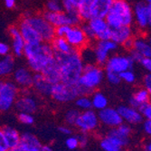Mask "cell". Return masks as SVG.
Segmentation results:
<instances>
[{
  "mask_svg": "<svg viewBox=\"0 0 151 151\" xmlns=\"http://www.w3.org/2000/svg\"><path fill=\"white\" fill-rule=\"evenodd\" d=\"M134 62L129 55L123 54H115L109 57L105 66V71L113 72L118 74L125 72L127 70H131L134 66Z\"/></svg>",
  "mask_w": 151,
  "mask_h": 151,
  "instance_id": "30bf717a",
  "label": "cell"
},
{
  "mask_svg": "<svg viewBox=\"0 0 151 151\" xmlns=\"http://www.w3.org/2000/svg\"><path fill=\"white\" fill-rule=\"evenodd\" d=\"M69 25H60L57 27H54V35L55 37H64L67 32L70 29Z\"/></svg>",
  "mask_w": 151,
  "mask_h": 151,
  "instance_id": "f6af8a7d",
  "label": "cell"
},
{
  "mask_svg": "<svg viewBox=\"0 0 151 151\" xmlns=\"http://www.w3.org/2000/svg\"><path fill=\"white\" fill-rule=\"evenodd\" d=\"M75 107L78 111H84L91 109V101L89 95H79L74 100Z\"/></svg>",
  "mask_w": 151,
  "mask_h": 151,
  "instance_id": "e575fe53",
  "label": "cell"
},
{
  "mask_svg": "<svg viewBox=\"0 0 151 151\" xmlns=\"http://www.w3.org/2000/svg\"><path fill=\"white\" fill-rule=\"evenodd\" d=\"M79 114H80V111H78L76 108L68 109L63 116L65 125H68L70 127H74L76 124L77 119L79 117Z\"/></svg>",
  "mask_w": 151,
  "mask_h": 151,
  "instance_id": "d590c367",
  "label": "cell"
},
{
  "mask_svg": "<svg viewBox=\"0 0 151 151\" xmlns=\"http://www.w3.org/2000/svg\"><path fill=\"white\" fill-rule=\"evenodd\" d=\"M52 48L53 52L58 53H68L73 48L68 44L64 37H54L53 40L50 43Z\"/></svg>",
  "mask_w": 151,
  "mask_h": 151,
  "instance_id": "d6a6232c",
  "label": "cell"
},
{
  "mask_svg": "<svg viewBox=\"0 0 151 151\" xmlns=\"http://www.w3.org/2000/svg\"><path fill=\"white\" fill-rule=\"evenodd\" d=\"M32 88L37 94L43 96V97H50L52 84L50 83L43 76L42 73H34Z\"/></svg>",
  "mask_w": 151,
  "mask_h": 151,
  "instance_id": "603a6c76",
  "label": "cell"
},
{
  "mask_svg": "<svg viewBox=\"0 0 151 151\" xmlns=\"http://www.w3.org/2000/svg\"><path fill=\"white\" fill-rule=\"evenodd\" d=\"M53 57L60 67L61 81L67 84L76 85L84 67L79 50L73 48L68 53L53 52Z\"/></svg>",
  "mask_w": 151,
  "mask_h": 151,
  "instance_id": "6da1fadb",
  "label": "cell"
},
{
  "mask_svg": "<svg viewBox=\"0 0 151 151\" xmlns=\"http://www.w3.org/2000/svg\"><path fill=\"white\" fill-rule=\"evenodd\" d=\"M105 78L109 82V83L113 84V85H118L121 82L119 74H118L116 73H113V72L105 71Z\"/></svg>",
  "mask_w": 151,
  "mask_h": 151,
  "instance_id": "ee69618b",
  "label": "cell"
},
{
  "mask_svg": "<svg viewBox=\"0 0 151 151\" xmlns=\"http://www.w3.org/2000/svg\"><path fill=\"white\" fill-rule=\"evenodd\" d=\"M133 37V30L130 26H118L111 28V39L118 45H122L125 41Z\"/></svg>",
  "mask_w": 151,
  "mask_h": 151,
  "instance_id": "d4e9b609",
  "label": "cell"
},
{
  "mask_svg": "<svg viewBox=\"0 0 151 151\" xmlns=\"http://www.w3.org/2000/svg\"><path fill=\"white\" fill-rule=\"evenodd\" d=\"M74 127H76L81 133L91 134L97 131L100 127L97 111H95L92 109L84 111H80Z\"/></svg>",
  "mask_w": 151,
  "mask_h": 151,
  "instance_id": "ba28073f",
  "label": "cell"
},
{
  "mask_svg": "<svg viewBox=\"0 0 151 151\" xmlns=\"http://www.w3.org/2000/svg\"><path fill=\"white\" fill-rule=\"evenodd\" d=\"M109 28L118 26H131L134 22L133 9L127 0H114L105 17Z\"/></svg>",
  "mask_w": 151,
  "mask_h": 151,
  "instance_id": "277c9868",
  "label": "cell"
},
{
  "mask_svg": "<svg viewBox=\"0 0 151 151\" xmlns=\"http://www.w3.org/2000/svg\"><path fill=\"white\" fill-rule=\"evenodd\" d=\"M119 77L121 81H125L129 84H133L137 81V77L135 73L133 72V70H127L125 72H123L121 73H119Z\"/></svg>",
  "mask_w": 151,
  "mask_h": 151,
  "instance_id": "74e56055",
  "label": "cell"
},
{
  "mask_svg": "<svg viewBox=\"0 0 151 151\" xmlns=\"http://www.w3.org/2000/svg\"><path fill=\"white\" fill-rule=\"evenodd\" d=\"M0 133L3 138L4 146L8 149L12 150L19 146L21 140V133L14 127L5 126L0 129Z\"/></svg>",
  "mask_w": 151,
  "mask_h": 151,
  "instance_id": "ac0fdd59",
  "label": "cell"
},
{
  "mask_svg": "<svg viewBox=\"0 0 151 151\" xmlns=\"http://www.w3.org/2000/svg\"><path fill=\"white\" fill-rule=\"evenodd\" d=\"M88 24L92 29L96 40H109L111 38V28L107 24L105 18H91L87 21Z\"/></svg>",
  "mask_w": 151,
  "mask_h": 151,
  "instance_id": "e0dca14e",
  "label": "cell"
},
{
  "mask_svg": "<svg viewBox=\"0 0 151 151\" xmlns=\"http://www.w3.org/2000/svg\"><path fill=\"white\" fill-rule=\"evenodd\" d=\"M142 84H143V88H145L146 90H147L148 91L151 92V74H150V73H147L143 77Z\"/></svg>",
  "mask_w": 151,
  "mask_h": 151,
  "instance_id": "c3c4849f",
  "label": "cell"
},
{
  "mask_svg": "<svg viewBox=\"0 0 151 151\" xmlns=\"http://www.w3.org/2000/svg\"><path fill=\"white\" fill-rule=\"evenodd\" d=\"M24 55L26 58L29 69L34 73H42L47 64L54 58L50 43L25 44Z\"/></svg>",
  "mask_w": 151,
  "mask_h": 151,
  "instance_id": "7a4b0ae2",
  "label": "cell"
},
{
  "mask_svg": "<svg viewBox=\"0 0 151 151\" xmlns=\"http://www.w3.org/2000/svg\"><path fill=\"white\" fill-rule=\"evenodd\" d=\"M133 50L140 53L143 57H151V43L150 38L147 37H137L133 39Z\"/></svg>",
  "mask_w": 151,
  "mask_h": 151,
  "instance_id": "83f0119b",
  "label": "cell"
},
{
  "mask_svg": "<svg viewBox=\"0 0 151 151\" xmlns=\"http://www.w3.org/2000/svg\"><path fill=\"white\" fill-rule=\"evenodd\" d=\"M140 65L144 68V69L147 72V73H150L151 71V59L150 58H147V57H143L139 63Z\"/></svg>",
  "mask_w": 151,
  "mask_h": 151,
  "instance_id": "f907efd6",
  "label": "cell"
},
{
  "mask_svg": "<svg viewBox=\"0 0 151 151\" xmlns=\"http://www.w3.org/2000/svg\"><path fill=\"white\" fill-rule=\"evenodd\" d=\"M42 16L53 27H57L60 25L71 26V21H70L69 16H68V14L64 11H62V12L45 11L44 12Z\"/></svg>",
  "mask_w": 151,
  "mask_h": 151,
  "instance_id": "cb8c5ba5",
  "label": "cell"
},
{
  "mask_svg": "<svg viewBox=\"0 0 151 151\" xmlns=\"http://www.w3.org/2000/svg\"><path fill=\"white\" fill-rule=\"evenodd\" d=\"M117 48L118 45L111 39L98 41L93 47L96 64L101 67L104 66L109 57V53L117 50Z\"/></svg>",
  "mask_w": 151,
  "mask_h": 151,
  "instance_id": "8fae6325",
  "label": "cell"
},
{
  "mask_svg": "<svg viewBox=\"0 0 151 151\" xmlns=\"http://www.w3.org/2000/svg\"><path fill=\"white\" fill-rule=\"evenodd\" d=\"M114 0H92L90 6L91 18H105Z\"/></svg>",
  "mask_w": 151,
  "mask_h": 151,
  "instance_id": "44dd1931",
  "label": "cell"
},
{
  "mask_svg": "<svg viewBox=\"0 0 151 151\" xmlns=\"http://www.w3.org/2000/svg\"><path fill=\"white\" fill-rule=\"evenodd\" d=\"M15 71V58L12 54H7L0 58V80L12 75Z\"/></svg>",
  "mask_w": 151,
  "mask_h": 151,
  "instance_id": "f1b7e54d",
  "label": "cell"
},
{
  "mask_svg": "<svg viewBox=\"0 0 151 151\" xmlns=\"http://www.w3.org/2000/svg\"><path fill=\"white\" fill-rule=\"evenodd\" d=\"M19 32L25 44H39L43 42L37 32L23 18L18 25Z\"/></svg>",
  "mask_w": 151,
  "mask_h": 151,
  "instance_id": "7402d4cb",
  "label": "cell"
},
{
  "mask_svg": "<svg viewBox=\"0 0 151 151\" xmlns=\"http://www.w3.org/2000/svg\"><path fill=\"white\" fill-rule=\"evenodd\" d=\"M33 28L37 32L43 42L51 43L55 37L54 35V27L49 24L43 16L39 15H28L24 17Z\"/></svg>",
  "mask_w": 151,
  "mask_h": 151,
  "instance_id": "8992f818",
  "label": "cell"
},
{
  "mask_svg": "<svg viewBox=\"0 0 151 151\" xmlns=\"http://www.w3.org/2000/svg\"><path fill=\"white\" fill-rule=\"evenodd\" d=\"M65 147L70 150H74V149L78 148L80 147L78 137L75 135L67 136V139H65Z\"/></svg>",
  "mask_w": 151,
  "mask_h": 151,
  "instance_id": "60d3db41",
  "label": "cell"
},
{
  "mask_svg": "<svg viewBox=\"0 0 151 151\" xmlns=\"http://www.w3.org/2000/svg\"><path fill=\"white\" fill-rule=\"evenodd\" d=\"M97 113L100 125H102L109 129L117 128L123 123L122 119L116 108L108 106Z\"/></svg>",
  "mask_w": 151,
  "mask_h": 151,
  "instance_id": "4fadbf2b",
  "label": "cell"
},
{
  "mask_svg": "<svg viewBox=\"0 0 151 151\" xmlns=\"http://www.w3.org/2000/svg\"><path fill=\"white\" fill-rule=\"evenodd\" d=\"M41 151H55L51 146L49 145H43L42 148H41Z\"/></svg>",
  "mask_w": 151,
  "mask_h": 151,
  "instance_id": "6f0895ef",
  "label": "cell"
},
{
  "mask_svg": "<svg viewBox=\"0 0 151 151\" xmlns=\"http://www.w3.org/2000/svg\"><path fill=\"white\" fill-rule=\"evenodd\" d=\"M13 81L17 85L20 91L30 90L33 85L34 73L25 67H19L12 73Z\"/></svg>",
  "mask_w": 151,
  "mask_h": 151,
  "instance_id": "5bb4252c",
  "label": "cell"
},
{
  "mask_svg": "<svg viewBox=\"0 0 151 151\" xmlns=\"http://www.w3.org/2000/svg\"><path fill=\"white\" fill-rule=\"evenodd\" d=\"M4 2L7 8H13L16 6V0H4Z\"/></svg>",
  "mask_w": 151,
  "mask_h": 151,
  "instance_id": "11a10c76",
  "label": "cell"
},
{
  "mask_svg": "<svg viewBox=\"0 0 151 151\" xmlns=\"http://www.w3.org/2000/svg\"><path fill=\"white\" fill-rule=\"evenodd\" d=\"M64 38L73 48L77 50L82 49L89 44V41L87 40L81 25L71 26Z\"/></svg>",
  "mask_w": 151,
  "mask_h": 151,
  "instance_id": "9a60e30c",
  "label": "cell"
},
{
  "mask_svg": "<svg viewBox=\"0 0 151 151\" xmlns=\"http://www.w3.org/2000/svg\"><path fill=\"white\" fill-rule=\"evenodd\" d=\"M118 111L122 119L123 123L129 126H137L141 124L143 118L139 109L130 105H121L118 107Z\"/></svg>",
  "mask_w": 151,
  "mask_h": 151,
  "instance_id": "2e32d148",
  "label": "cell"
},
{
  "mask_svg": "<svg viewBox=\"0 0 151 151\" xmlns=\"http://www.w3.org/2000/svg\"><path fill=\"white\" fill-rule=\"evenodd\" d=\"M77 137H78L80 147H86L88 145V143H89V134L81 132L79 135H77Z\"/></svg>",
  "mask_w": 151,
  "mask_h": 151,
  "instance_id": "bcb514c9",
  "label": "cell"
},
{
  "mask_svg": "<svg viewBox=\"0 0 151 151\" xmlns=\"http://www.w3.org/2000/svg\"><path fill=\"white\" fill-rule=\"evenodd\" d=\"M142 149H143V151H151V143H150V141L144 142Z\"/></svg>",
  "mask_w": 151,
  "mask_h": 151,
  "instance_id": "9f6ffc18",
  "label": "cell"
},
{
  "mask_svg": "<svg viewBox=\"0 0 151 151\" xmlns=\"http://www.w3.org/2000/svg\"><path fill=\"white\" fill-rule=\"evenodd\" d=\"M139 111L141 114L143 119H151V104L150 102L144 103L139 108Z\"/></svg>",
  "mask_w": 151,
  "mask_h": 151,
  "instance_id": "b9f144b4",
  "label": "cell"
},
{
  "mask_svg": "<svg viewBox=\"0 0 151 151\" xmlns=\"http://www.w3.org/2000/svg\"><path fill=\"white\" fill-rule=\"evenodd\" d=\"M8 34L12 38V45L10 48L13 52V54L17 57L23 56L25 43L20 35L18 26L17 25L10 26L8 28Z\"/></svg>",
  "mask_w": 151,
  "mask_h": 151,
  "instance_id": "ffe728a7",
  "label": "cell"
},
{
  "mask_svg": "<svg viewBox=\"0 0 151 151\" xmlns=\"http://www.w3.org/2000/svg\"><path fill=\"white\" fill-rule=\"evenodd\" d=\"M100 147L103 151H123L125 148L116 139L107 133L101 138Z\"/></svg>",
  "mask_w": 151,
  "mask_h": 151,
  "instance_id": "4dcf8cb0",
  "label": "cell"
},
{
  "mask_svg": "<svg viewBox=\"0 0 151 151\" xmlns=\"http://www.w3.org/2000/svg\"><path fill=\"white\" fill-rule=\"evenodd\" d=\"M63 11L64 12H71L73 10H77L78 6L82 0H61Z\"/></svg>",
  "mask_w": 151,
  "mask_h": 151,
  "instance_id": "ab89813d",
  "label": "cell"
},
{
  "mask_svg": "<svg viewBox=\"0 0 151 151\" xmlns=\"http://www.w3.org/2000/svg\"><path fill=\"white\" fill-rule=\"evenodd\" d=\"M130 51V53H129V56L131 57V59L133 60L134 63H139V61L143 58V56L141 55L140 53H139L138 52H136L135 50L131 49L129 50Z\"/></svg>",
  "mask_w": 151,
  "mask_h": 151,
  "instance_id": "f5cc1de1",
  "label": "cell"
},
{
  "mask_svg": "<svg viewBox=\"0 0 151 151\" xmlns=\"http://www.w3.org/2000/svg\"><path fill=\"white\" fill-rule=\"evenodd\" d=\"M133 37H131V38H129V39H128L127 41H125L124 42V44H123L122 45L124 46L127 50H131L132 49V47H133Z\"/></svg>",
  "mask_w": 151,
  "mask_h": 151,
  "instance_id": "db71d44e",
  "label": "cell"
},
{
  "mask_svg": "<svg viewBox=\"0 0 151 151\" xmlns=\"http://www.w3.org/2000/svg\"><path fill=\"white\" fill-rule=\"evenodd\" d=\"M46 11L50 12H62L63 11V4L61 0H47Z\"/></svg>",
  "mask_w": 151,
  "mask_h": 151,
  "instance_id": "f35d334b",
  "label": "cell"
},
{
  "mask_svg": "<svg viewBox=\"0 0 151 151\" xmlns=\"http://www.w3.org/2000/svg\"><path fill=\"white\" fill-rule=\"evenodd\" d=\"M58 130L61 134L64 135V136H69L72 135V127L68 126V125H62L58 128Z\"/></svg>",
  "mask_w": 151,
  "mask_h": 151,
  "instance_id": "816d5d0a",
  "label": "cell"
},
{
  "mask_svg": "<svg viewBox=\"0 0 151 151\" xmlns=\"http://www.w3.org/2000/svg\"><path fill=\"white\" fill-rule=\"evenodd\" d=\"M40 102L38 98L33 94L30 90L20 91V94L17 97L15 107L18 112H25L34 114L39 109Z\"/></svg>",
  "mask_w": 151,
  "mask_h": 151,
  "instance_id": "9c48e42d",
  "label": "cell"
},
{
  "mask_svg": "<svg viewBox=\"0 0 151 151\" xmlns=\"http://www.w3.org/2000/svg\"><path fill=\"white\" fill-rule=\"evenodd\" d=\"M79 52L84 64H96L93 47H89V45H86L85 47L79 50Z\"/></svg>",
  "mask_w": 151,
  "mask_h": 151,
  "instance_id": "836d02e7",
  "label": "cell"
},
{
  "mask_svg": "<svg viewBox=\"0 0 151 151\" xmlns=\"http://www.w3.org/2000/svg\"><path fill=\"white\" fill-rule=\"evenodd\" d=\"M19 146L31 151H41L43 144L36 135L31 132H24L21 134Z\"/></svg>",
  "mask_w": 151,
  "mask_h": 151,
  "instance_id": "4316f807",
  "label": "cell"
},
{
  "mask_svg": "<svg viewBox=\"0 0 151 151\" xmlns=\"http://www.w3.org/2000/svg\"><path fill=\"white\" fill-rule=\"evenodd\" d=\"M20 89L13 81H5L0 90V112H8L15 106Z\"/></svg>",
  "mask_w": 151,
  "mask_h": 151,
  "instance_id": "5b68a950",
  "label": "cell"
},
{
  "mask_svg": "<svg viewBox=\"0 0 151 151\" xmlns=\"http://www.w3.org/2000/svg\"><path fill=\"white\" fill-rule=\"evenodd\" d=\"M150 94L151 92L145 88H139L137 90L129 99V105L138 109L140 105L150 102Z\"/></svg>",
  "mask_w": 151,
  "mask_h": 151,
  "instance_id": "f546056e",
  "label": "cell"
},
{
  "mask_svg": "<svg viewBox=\"0 0 151 151\" xmlns=\"http://www.w3.org/2000/svg\"><path fill=\"white\" fill-rule=\"evenodd\" d=\"M3 81H4L0 80V90H1V87H2V85H3Z\"/></svg>",
  "mask_w": 151,
  "mask_h": 151,
  "instance_id": "94428289",
  "label": "cell"
},
{
  "mask_svg": "<svg viewBox=\"0 0 151 151\" xmlns=\"http://www.w3.org/2000/svg\"><path fill=\"white\" fill-rule=\"evenodd\" d=\"M17 120L19 123L24 126H31L35 123V117L31 113L25 112H18L17 114Z\"/></svg>",
  "mask_w": 151,
  "mask_h": 151,
  "instance_id": "8d00e7d4",
  "label": "cell"
},
{
  "mask_svg": "<svg viewBox=\"0 0 151 151\" xmlns=\"http://www.w3.org/2000/svg\"><path fill=\"white\" fill-rule=\"evenodd\" d=\"M90 98L91 101V109L97 112L109 106V100L106 95L101 91H93Z\"/></svg>",
  "mask_w": 151,
  "mask_h": 151,
  "instance_id": "1f68e13d",
  "label": "cell"
},
{
  "mask_svg": "<svg viewBox=\"0 0 151 151\" xmlns=\"http://www.w3.org/2000/svg\"><path fill=\"white\" fill-rule=\"evenodd\" d=\"M10 52H11V48L7 44L4 42H0V56L1 57L6 56L10 53Z\"/></svg>",
  "mask_w": 151,
  "mask_h": 151,
  "instance_id": "681fc988",
  "label": "cell"
},
{
  "mask_svg": "<svg viewBox=\"0 0 151 151\" xmlns=\"http://www.w3.org/2000/svg\"><path fill=\"white\" fill-rule=\"evenodd\" d=\"M134 21L141 29H147L151 24V6L146 2L137 3L133 9Z\"/></svg>",
  "mask_w": 151,
  "mask_h": 151,
  "instance_id": "7c38bea8",
  "label": "cell"
},
{
  "mask_svg": "<svg viewBox=\"0 0 151 151\" xmlns=\"http://www.w3.org/2000/svg\"><path fill=\"white\" fill-rule=\"evenodd\" d=\"M142 130L145 135L150 136L151 134V120L150 119H143L142 122Z\"/></svg>",
  "mask_w": 151,
  "mask_h": 151,
  "instance_id": "7dc6e473",
  "label": "cell"
},
{
  "mask_svg": "<svg viewBox=\"0 0 151 151\" xmlns=\"http://www.w3.org/2000/svg\"><path fill=\"white\" fill-rule=\"evenodd\" d=\"M0 151H9L6 147H3V146H0Z\"/></svg>",
  "mask_w": 151,
  "mask_h": 151,
  "instance_id": "91938a15",
  "label": "cell"
},
{
  "mask_svg": "<svg viewBox=\"0 0 151 151\" xmlns=\"http://www.w3.org/2000/svg\"><path fill=\"white\" fill-rule=\"evenodd\" d=\"M9 151H31V150H28V149H25V148H24V147H22L18 146L17 147H16V148H14V149H12V150H9Z\"/></svg>",
  "mask_w": 151,
  "mask_h": 151,
  "instance_id": "680465c9",
  "label": "cell"
},
{
  "mask_svg": "<svg viewBox=\"0 0 151 151\" xmlns=\"http://www.w3.org/2000/svg\"><path fill=\"white\" fill-rule=\"evenodd\" d=\"M105 79V71L97 64H84L77 83L80 95H90L97 91Z\"/></svg>",
  "mask_w": 151,
  "mask_h": 151,
  "instance_id": "3957f363",
  "label": "cell"
},
{
  "mask_svg": "<svg viewBox=\"0 0 151 151\" xmlns=\"http://www.w3.org/2000/svg\"><path fill=\"white\" fill-rule=\"evenodd\" d=\"M81 27L82 31H83V33H84L87 40L89 41V43L90 42H95V41H96L95 35H94L92 29L90 27V25L88 24V23L87 22H84L83 24L81 25Z\"/></svg>",
  "mask_w": 151,
  "mask_h": 151,
  "instance_id": "7bdbcfd3",
  "label": "cell"
},
{
  "mask_svg": "<svg viewBox=\"0 0 151 151\" xmlns=\"http://www.w3.org/2000/svg\"><path fill=\"white\" fill-rule=\"evenodd\" d=\"M144 2H146V3H148V4H150V2H151V0H145Z\"/></svg>",
  "mask_w": 151,
  "mask_h": 151,
  "instance_id": "6125c7cd",
  "label": "cell"
},
{
  "mask_svg": "<svg viewBox=\"0 0 151 151\" xmlns=\"http://www.w3.org/2000/svg\"><path fill=\"white\" fill-rule=\"evenodd\" d=\"M107 134L111 135L114 139H116L123 146V147H126L130 142L132 128L131 126L126 124V123H122L117 128L109 129Z\"/></svg>",
  "mask_w": 151,
  "mask_h": 151,
  "instance_id": "d6986e66",
  "label": "cell"
},
{
  "mask_svg": "<svg viewBox=\"0 0 151 151\" xmlns=\"http://www.w3.org/2000/svg\"><path fill=\"white\" fill-rule=\"evenodd\" d=\"M79 95L80 94L76 85L67 84L60 81L52 85L50 97L57 103L66 104L74 101Z\"/></svg>",
  "mask_w": 151,
  "mask_h": 151,
  "instance_id": "52a82bcc",
  "label": "cell"
},
{
  "mask_svg": "<svg viewBox=\"0 0 151 151\" xmlns=\"http://www.w3.org/2000/svg\"><path fill=\"white\" fill-rule=\"evenodd\" d=\"M51 84H56L61 81L60 67L55 59H52L41 73Z\"/></svg>",
  "mask_w": 151,
  "mask_h": 151,
  "instance_id": "484cf974",
  "label": "cell"
}]
</instances>
